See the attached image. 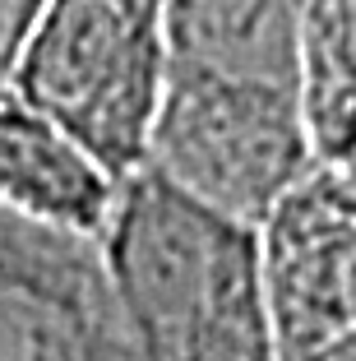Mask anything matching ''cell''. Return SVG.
I'll list each match as a JSON object with an SVG mask.
<instances>
[{
	"mask_svg": "<svg viewBox=\"0 0 356 361\" xmlns=\"http://www.w3.org/2000/svg\"><path fill=\"white\" fill-rule=\"evenodd\" d=\"M162 75L167 0H42L0 88L125 180L144 167Z\"/></svg>",
	"mask_w": 356,
	"mask_h": 361,
	"instance_id": "2",
	"label": "cell"
},
{
	"mask_svg": "<svg viewBox=\"0 0 356 361\" xmlns=\"http://www.w3.org/2000/svg\"><path fill=\"white\" fill-rule=\"evenodd\" d=\"M273 361H356V167L314 162L254 227Z\"/></svg>",
	"mask_w": 356,
	"mask_h": 361,
	"instance_id": "4",
	"label": "cell"
},
{
	"mask_svg": "<svg viewBox=\"0 0 356 361\" xmlns=\"http://www.w3.org/2000/svg\"><path fill=\"white\" fill-rule=\"evenodd\" d=\"M42 0H0V84H5V70L14 61V47L23 42L32 14H37Z\"/></svg>",
	"mask_w": 356,
	"mask_h": 361,
	"instance_id": "9",
	"label": "cell"
},
{
	"mask_svg": "<svg viewBox=\"0 0 356 361\" xmlns=\"http://www.w3.org/2000/svg\"><path fill=\"white\" fill-rule=\"evenodd\" d=\"M139 361H273L254 227L130 171L97 236Z\"/></svg>",
	"mask_w": 356,
	"mask_h": 361,
	"instance_id": "1",
	"label": "cell"
},
{
	"mask_svg": "<svg viewBox=\"0 0 356 361\" xmlns=\"http://www.w3.org/2000/svg\"><path fill=\"white\" fill-rule=\"evenodd\" d=\"M296 75L314 162L356 167V0H301Z\"/></svg>",
	"mask_w": 356,
	"mask_h": 361,
	"instance_id": "8",
	"label": "cell"
},
{
	"mask_svg": "<svg viewBox=\"0 0 356 361\" xmlns=\"http://www.w3.org/2000/svg\"><path fill=\"white\" fill-rule=\"evenodd\" d=\"M0 361H139L93 236L0 209Z\"/></svg>",
	"mask_w": 356,
	"mask_h": 361,
	"instance_id": "5",
	"label": "cell"
},
{
	"mask_svg": "<svg viewBox=\"0 0 356 361\" xmlns=\"http://www.w3.org/2000/svg\"><path fill=\"white\" fill-rule=\"evenodd\" d=\"M301 0H167V70L301 97Z\"/></svg>",
	"mask_w": 356,
	"mask_h": 361,
	"instance_id": "7",
	"label": "cell"
},
{
	"mask_svg": "<svg viewBox=\"0 0 356 361\" xmlns=\"http://www.w3.org/2000/svg\"><path fill=\"white\" fill-rule=\"evenodd\" d=\"M144 167L204 209L259 227L314 167L301 97L167 70Z\"/></svg>",
	"mask_w": 356,
	"mask_h": 361,
	"instance_id": "3",
	"label": "cell"
},
{
	"mask_svg": "<svg viewBox=\"0 0 356 361\" xmlns=\"http://www.w3.org/2000/svg\"><path fill=\"white\" fill-rule=\"evenodd\" d=\"M121 180L70 135L0 88V209L74 236H102Z\"/></svg>",
	"mask_w": 356,
	"mask_h": 361,
	"instance_id": "6",
	"label": "cell"
}]
</instances>
